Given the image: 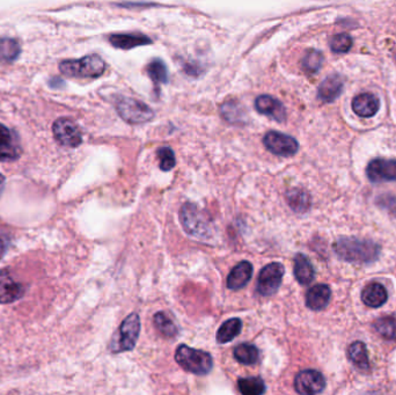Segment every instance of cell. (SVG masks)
Returning <instances> with one entry per match:
<instances>
[{"mask_svg":"<svg viewBox=\"0 0 396 395\" xmlns=\"http://www.w3.org/2000/svg\"><path fill=\"white\" fill-rule=\"evenodd\" d=\"M334 251L342 260L351 264H371L377 260L380 247L371 240L342 238L335 242Z\"/></svg>","mask_w":396,"mask_h":395,"instance_id":"6da1fadb","label":"cell"},{"mask_svg":"<svg viewBox=\"0 0 396 395\" xmlns=\"http://www.w3.org/2000/svg\"><path fill=\"white\" fill-rule=\"evenodd\" d=\"M184 231L196 239H210L213 234V222L196 204L186 203L180 211Z\"/></svg>","mask_w":396,"mask_h":395,"instance_id":"7a4b0ae2","label":"cell"},{"mask_svg":"<svg viewBox=\"0 0 396 395\" xmlns=\"http://www.w3.org/2000/svg\"><path fill=\"white\" fill-rule=\"evenodd\" d=\"M175 359L184 370L197 376L210 374L213 367V359L209 352L197 350L186 345H178Z\"/></svg>","mask_w":396,"mask_h":395,"instance_id":"3957f363","label":"cell"},{"mask_svg":"<svg viewBox=\"0 0 396 395\" xmlns=\"http://www.w3.org/2000/svg\"><path fill=\"white\" fill-rule=\"evenodd\" d=\"M60 72L75 78H97L100 77L105 70L106 63L97 55H90L82 60H64L60 64Z\"/></svg>","mask_w":396,"mask_h":395,"instance_id":"277c9868","label":"cell"},{"mask_svg":"<svg viewBox=\"0 0 396 395\" xmlns=\"http://www.w3.org/2000/svg\"><path fill=\"white\" fill-rule=\"evenodd\" d=\"M141 334V319L137 313H132L123 320L119 332L110 343L112 352H129L134 348Z\"/></svg>","mask_w":396,"mask_h":395,"instance_id":"5b68a950","label":"cell"},{"mask_svg":"<svg viewBox=\"0 0 396 395\" xmlns=\"http://www.w3.org/2000/svg\"><path fill=\"white\" fill-rule=\"evenodd\" d=\"M116 109L125 122L132 124L149 122L154 117L153 110L146 104L132 97H119L116 101Z\"/></svg>","mask_w":396,"mask_h":395,"instance_id":"8992f818","label":"cell"},{"mask_svg":"<svg viewBox=\"0 0 396 395\" xmlns=\"http://www.w3.org/2000/svg\"><path fill=\"white\" fill-rule=\"evenodd\" d=\"M284 266L278 262L265 266L257 279V292L259 295L268 297L272 296L281 288L282 281L284 277Z\"/></svg>","mask_w":396,"mask_h":395,"instance_id":"52a82bcc","label":"cell"},{"mask_svg":"<svg viewBox=\"0 0 396 395\" xmlns=\"http://www.w3.org/2000/svg\"><path fill=\"white\" fill-rule=\"evenodd\" d=\"M263 144L272 153L281 157H291L299 150V144L294 137L278 131H269L263 139Z\"/></svg>","mask_w":396,"mask_h":395,"instance_id":"ba28073f","label":"cell"},{"mask_svg":"<svg viewBox=\"0 0 396 395\" xmlns=\"http://www.w3.org/2000/svg\"><path fill=\"white\" fill-rule=\"evenodd\" d=\"M53 136L63 146L77 148L82 144V132L75 122L69 119H57L53 126Z\"/></svg>","mask_w":396,"mask_h":395,"instance_id":"9c48e42d","label":"cell"},{"mask_svg":"<svg viewBox=\"0 0 396 395\" xmlns=\"http://www.w3.org/2000/svg\"><path fill=\"white\" fill-rule=\"evenodd\" d=\"M325 386V377L319 371H300L294 379V389L299 394H318L323 391Z\"/></svg>","mask_w":396,"mask_h":395,"instance_id":"30bf717a","label":"cell"},{"mask_svg":"<svg viewBox=\"0 0 396 395\" xmlns=\"http://www.w3.org/2000/svg\"><path fill=\"white\" fill-rule=\"evenodd\" d=\"M21 154V145L16 132L0 123V161H14Z\"/></svg>","mask_w":396,"mask_h":395,"instance_id":"8fae6325","label":"cell"},{"mask_svg":"<svg viewBox=\"0 0 396 395\" xmlns=\"http://www.w3.org/2000/svg\"><path fill=\"white\" fill-rule=\"evenodd\" d=\"M366 173L372 182L396 181V161L375 159L368 163Z\"/></svg>","mask_w":396,"mask_h":395,"instance_id":"7c38bea8","label":"cell"},{"mask_svg":"<svg viewBox=\"0 0 396 395\" xmlns=\"http://www.w3.org/2000/svg\"><path fill=\"white\" fill-rule=\"evenodd\" d=\"M256 110L265 117H272L277 122H284L287 110L281 101L270 95H259L255 101Z\"/></svg>","mask_w":396,"mask_h":395,"instance_id":"4fadbf2b","label":"cell"},{"mask_svg":"<svg viewBox=\"0 0 396 395\" xmlns=\"http://www.w3.org/2000/svg\"><path fill=\"white\" fill-rule=\"evenodd\" d=\"M23 288L7 271H0V304H12L21 298Z\"/></svg>","mask_w":396,"mask_h":395,"instance_id":"5bb4252c","label":"cell"},{"mask_svg":"<svg viewBox=\"0 0 396 395\" xmlns=\"http://www.w3.org/2000/svg\"><path fill=\"white\" fill-rule=\"evenodd\" d=\"M253 276V266L248 261H242L232 269L228 277V288L240 290L248 284Z\"/></svg>","mask_w":396,"mask_h":395,"instance_id":"9a60e30c","label":"cell"},{"mask_svg":"<svg viewBox=\"0 0 396 395\" xmlns=\"http://www.w3.org/2000/svg\"><path fill=\"white\" fill-rule=\"evenodd\" d=\"M331 290L326 284H318L309 288L306 295V305L313 310H321L329 304Z\"/></svg>","mask_w":396,"mask_h":395,"instance_id":"2e32d148","label":"cell"},{"mask_svg":"<svg viewBox=\"0 0 396 395\" xmlns=\"http://www.w3.org/2000/svg\"><path fill=\"white\" fill-rule=\"evenodd\" d=\"M380 107L379 99L370 93H363L357 95L353 101V109L358 117H375Z\"/></svg>","mask_w":396,"mask_h":395,"instance_id":"e0dca14e","label":"cell"},{"mask_svg":"<svg viewBox=\"0 0 396 395\" xmlns=\"http://www.w3.org/2000/svg\"><path fill=\"white\" fill-rule=\"evenodd\" d=\"M343 90V82L340 75H329L321 82L319 87L318 97L323 102H333L340 97L341 92Z\"/></svg>","mask_w":396,"mask_h":395,"instance_id":"ac0fdd59","label":"cell"},{"mask_svg":"<svg viewBox=\"0 0 396 395\" xmlns=\"http://www.w3.org/2000/svg\"><path fill=\"white\" fill-rule=\"evenodd\" d=\"M109 41L114 47L117 48V49H123V50H129L132 48L152 43V40L149 36L141 34L112 35Z\"/></svg>","mask_w":396,"mask_h":395,"instance_id":"d6986e66","label":"cell"},{"mask_svg":"<svg viewBox=\"0 0 396 395\" xmlns=\"http://www.w3.org/2000/svg\"><path fill=\"white\" fill-rule=\"evenodd\" d=\"M362 299L370 308H380L388 299V293L384 286L372 283L363 290Z\"/></svg>","mask_w":396,"mask_h":395,"instance_id":"ffe728a7","label":"cell"},{"mask_svg":"<svg viewBox=\"0 0 396 395\" xmlns=\"http://www.w3.org/2000/svg\"><path fill=\"white\" fill-rule=\"evenodd\" d=\"M294 276L301 286H307L314 279V268L311 261L304 254H296L294 257Z\"/></svg>","mask_w":396,"mask_h":395,"instance_id":"44dd1931","label":"cell"},{"mask_svg":"<svg viewBox=\"0 0 396 395\" xmlns=\"http://www.w3.org/2000/svg\"><path fill=\"white\" fill-rule=\"evenodd\" d=\"M241 330H242V321L240 319L233 318L225 321L217 332V341L222 345L233 341L240 334Z\"/></svg>","mask_w":396,"mask_h":395,"instance_id":"7402d4cb","label":"cell"},{"mask_svg":"<svg viewBox=\"0 0 396 395\" xmlns=\"http://www.w3.org/2000/svg\"><path fill=\"white\" fill-rule=\"evenodd\" d=\"M348 355H349L350 361L353 362L355 367L362 369V370L370 369L368 349L363 342L357 341L350 345Z\"/></svg>","mask_w":396,"mask_h":395,"instance_id":"603a6c76","label":"cell"},{"mask_svg":"<svg viewBox=\"0 0 396 395\" xmlns=\"http://www.w3.org/2000/svg\"><path fill=\"white\" fill-rule=\"evenodd\" d=\"M234 358L244 365H253L259 359V350L250 343H241L234 349Z\"/></svg>","mask_w":396,"mask_h":395,"instance_id":"cb8c5ba5","label":"cell"},{"mask_svg":"<svg viewBox=\"0 0 396 395\" xmlns=\"http://www.w3.org/2000/svg\"><path fill=\"white\" fill-rule=\"evenodd\" d=\"M237 387L241 394L261 395L265 393V384L259 377L241 378L237 380Z\"/></svg>","mask_w":396,"mask_h":395,"instance_id":"d4e9b609","label":"cell"},{"mask_svg":"<svg viewBox=\"0 0 396 395\" xmlns=\"http://www.w3.org/2000/svg\"><path fill=\"white\" fill-rule=\"evenodd\" d=\"M287 203L296 212H305L309 210L311 200L307 193L300 189H291L287 195Z\"/></svg>","mask_w":396,"mask_h":395,"instance_id":"484cf974","label":"cell"},{"mask_svg":"<svg viewBox=\"0 0 396 395\" xmlns=\"http://www.w3.org/2000/svg\"><path fill=\"white\" fill-rule=\"evenodd\" d=\"M147 73L156 86L168 82V71L161 60H153L147 66Z\"/></svg>","mask_w":396,"mask_h":395,"instance_id":"4316f807","label":"cell"},{"mask_svg":"<svg viewBox=\"0 0 396 395\" xmlns=\"http://www.w3.org/2000/svg\"><path fill=\"white\" fill-rule=\"evenodd\" d=\"M156 330H159L166 337H174L178 335V327L171 320V318L164 312H158L153 318Z\"/></svg>","mask_w":396,"mask_h":395,"instance_id":"83f0119b","label":"cell"},{"mask_svg":"<svg viewBox=\"0 0 396 395\" xmlns=\"http://www.w3.org/2000/svg\"><path fill=\"white\" fill-rule=\"evenodd\" d=\"M20 55L19 43L13 38L0 40V60L12 62Z\"/></svg>","mask_w":396,"mask_h":395,"instance_id":"f1b7e54d","label":"cell"},{"mask_svg":"<svg viewBox=\"0 0 396 395\" xmlns=\"http://www.w3.org/2000/svg\"><path fill=\"white\" fill-rule=\"evenodd\" d=\"M375 328L385 339L396 340V318H380L375 321Z\"/></svg>","mask_w":396,"mask_h":395,"instance_id":"f546056e","label":"cell"},{"mask_svg":"<svg viewBox=\"0 0 396 395\" xmlns=\"http://www.w3.org/2000/svg\"><path fill=\"white\" fill-rule=\"evenodd\" d=\"M222 114L224 119L230 123H237L244 121L245 110L235 101H228L222 106Z\"/></svg>","mask_w":396,"mask_h":395,"instance_id":"4dcf8cb0","label":"cell"},{"mask_svg":"<svg viewBox=\"0 0 396 395\" xmlns=\"http://www.w3.org/2000/svg\"><path fill=\"white\" fill-rule=\"evenodd\" d=\"M323 63V56L318 50H309L303 58V67L309 75L318 72Z\"/></svg>","mask_w":396,"mask_h":395,"instance_id":"1f68e13d","label":"cell"},{"mask_svg":"<svg viewBox=\"0 0 396 395\" xmlns=\"http://www.w3.org/2000/svg\"><path fill=\"white\" fill-rule=\"evenodd\" d=\"M353 47V38L348 34H337L331 40V50L336 54H344Z\"/></svg>","mask_w":396,"mask_h":395,"instance_id":"d6a6232c","label":"cell"},{"mask_svg":"<svg viewBox=\"0 0 396 395\" xmlns=\"http://www.w3.org/2000/svg\"><path fill=\"white\" fill-rule=\"evenodd\" d=\"M158 157H159L160 161V168L164 171V172H168V171L173 170L175 166V156L174 152H173L172 148H161L158 150Z\"/></svg>","mask_w":396,"mask_h":395,"instance_id":"836d02e7","label":"cell"},{"mask_svg":"<svg viewBox=\"0 0 396 395\" xmlns=\"http://www.w3.org/2000/svg\"><path fill=\"white\" fill-rule=\"evenodd\" d=\"M5 251H6L5 242H4L3 239L0 238V260L3 259L4 254H5Z\"/></svg>","mask_w":396,"mask_h":395,"instance_id":"e575fe53","label":"cell"},{"mask_svg":"<svg viewBox=\"0 0 396 395\" xmlns=\"http://www.w3.org/2000/svg\"><path fill=\"white\" fill-rule=\"evenodd\" d=\"M4 185H5V178L0 174V195H1V192H3Z\"/></svg>","mask_w":396,"mask_h":395,"instance_id":"d590c367","label":"cell"}]
</instances>
